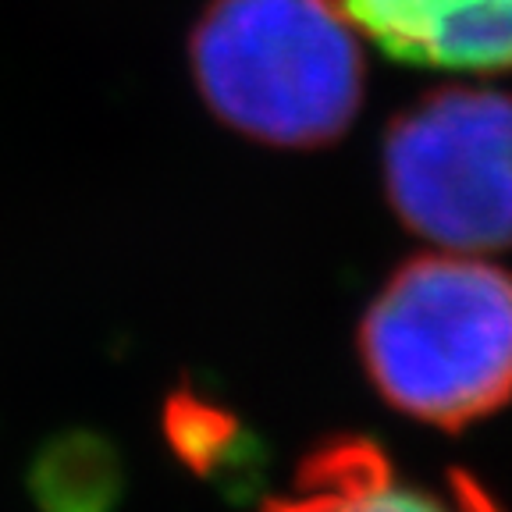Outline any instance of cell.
Masks as SVG:
<instances>
[{
  "label": "cell",
  "mask_w": 512,
  "mask_h": 512,
  "mask_svg": "<svg viewBox=\"0 0 512 512\" xmlns=\"http://www.w3.org/2000/svg\"><path fill=\"white\" fill-rule=\"evenodd\" d=\"M384 189L399 221L445 249L512 246V96L438 89L384 132Z\"/></svg>",
  "instance_id": "3957f363"
},
{
  "label": "cell",
  "mask_w": 512,
  "mask_h": 512,
  "mask_svg": "<svg viewBox=\"0 0 512 512\" xmlns=\"http://www.w3.org/2000/svg\"><path fill=\"white\" fill-rule=\"evenodd\" d=\"M260 512H505L477 477L448 470L441 484L402 477L377 441L328 438L299 463L296 488Z\"/></svg>",
  "instance_id": "277c9868"
},
{
  "label": "cell",
  "mask_w": 512,
  "mask_h": 512,
  "mask_svg": "<svg viewBox=\"0 0 512 512\" xmlns=\"http://www.w3.org/2000/svg\"><path fill=\"white\" fill-rule=\"evenodd\" d=\"M164 434H168V445L175 448V456L192 473L207 477L228 456L235 424L224 409L210 406V402L196 399L189 392H175L164 406Z\"/></svg>",
  "instance_id": "52a82bcc"
},
{
  "label": "cell",
  "mask_w": 512,
  "mask_h": 512,
  "mask_svg": "<svg viewBox=\"0 0 512 512\" xmlns=\"http://www.w3.org/2000/svg\"><path fill=\"white\" fill-rule=\"evenodd\" d=\"M203 104L256 143L328 146L363 104V54L331 0H210L189 36Z\"/></svg>",
  "instance_id": "7a4b0ae2"
},
{
  "label": "cell",
  "mask_w": 512,
  "mask_h": 512,
  "mask_svg": "<svg viewBox=\"0 0 512 512\" xmlns=\"http://www.w3.org/2000/svg\"><path fill=\"white\" fill-rule=\"evenodd\" d=\"M40 512H114L121 463L111 441L93 431H68L43 448L29 473Z\"/></svg>",
  "instance_id": "8992f818"
},
{
  "label": "cell",
  "mask_w": 512,
  "mask_h": 512,
  "mask_svg": "<svg viewBox=\"0 0 512 512\" xmlns=\"http://www.w3.org/2000/svg\"><path fill=\"white\" fill-rule=\"evenodd\" d=\"M360 356L392 409L466 431L512 399V274L466 256H416L370 303Z\"/></svg>",
  "instance_id": "6da1fadb"
},
{
  "label": "cell",
  "mask_w": 512,
  "mask_h": 512,
  "mask_svg": "<svg viewBox=\"0 0 512 512\" xmlns=\"http://www.w3.org/2000/svg\"><path fill=\"white\" fill-rule=\"evenodd\" d=\"M388 57L448 72L512 68V0H331Z\"/></svg>",
  "instance_id": "5b68a950"
}]
</instances>
